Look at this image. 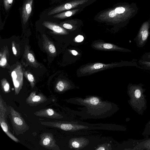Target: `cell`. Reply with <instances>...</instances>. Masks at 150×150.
<instances>
[{
    "label": "cell",
    "mask_w": 150,
    "mask_h": 150,
    "mask_svg": "<svg viewBox=\"0 0 150 150\" xmlns=\"http://www.w3.org/2000/svg\"><path fill=\"white\" fill-rule=\"evenodd\" d=\"M71 52L72 54L74 55H76L78 54V52L75 50H72Z\"/></svg>",
    "instance_id": "obj_32"
},
{
    "label": "cell",
    "mask_w": 150,
    "mask_h": 150,
    "mask_svg": "<svg viewBox=\"0 0 150 150\" xmlns=\"http://www.w3.org/2000/svg\"><path fill=\"white\" fill-rule=\"evenodd\" d=\"M150 135V120L146 125L142 135L145 138H148Z\"/></svg>",
    "instance_id": "obj_23"
},
{
    "label": "cell",
    "mask_w": 150,
    "mask_h": 150,
    "mask_svg": "<svg viewBox=\"0 0 150 150\" xmlns=\"http://www.w3.org/2000/svg\"><path fill=\"white\" fill-rule=\"evenodd\" d=\"M13 0H3L4 6L5 9L8 10L11 7Z\"/></svg>",
    "instance_id": "obj_26"
},
{
    "label": "cell",
    "mask_w": 150,
    "mask_h": 150,
    "mask_svg": "<svg viewBox=\"0 0 150 150\" xmlns=\"http://www.w3.org/2000/svg\"><path fill=\"white\" fill-rule=\"evenodd\" d=\"M138 10L135 3L120 2L100 11L95 16L94 19L114 26H125L136 14Z\"/></svg>",
    "instance_id": "obj_1"
},
{
    "label": "cell",
    "mask_w": 150,
    "mask_h": 150,
    "mask_svg": "<svg viewBox=\"0 0 150 150\" xmlns=\"http://www.w3.org/2000/svg\"><path fill=\"white\" fill-rule=\"evenodd\" d=\"M96 149V150H105V147L101 146H100V147H98V148L97 149Z\"/></svg>",
    "instance_id": "obj_33"
},
{
    "label": "cell",
    "mask_w": 150,
    "mask_h": 150,
    "mask_svg": "<svg viewBox=\"0 0 150 150\" xmlns=\"http://www.w3.org/2000/svg\"><path fill=\"white\" fill-rule=\"evenodd\" d=\"M27 50H25V56L27 60L31 64L35 65L36 62L34 55L31 53Z\"/></svg>",
    "instance_id": "obj_21"
},
{
    "label": "cell",
    "mask_w": 150,
    "mask_h": 150,
    "mask_svg": "<svg viewBox=\"0 0 150 150\" xmlns=\"http://www.w3.org/2000/svg\"><path fill=\"white\" fill-rule=\"evenodd\" d=\"M10 107L9 117L16 134L17 135L23 134L29 129V127L21 115L13 107Z\"/></svg>",
    "instance_id": "obj_4"
},
{
    "label": "cell",
    "mask_w": 150,
    "mask_h": 150,
    "mask_svg": "<svg viewBox=\"0 0 150 150\" xmlns=\"http://www.w3.org/2000/svg\"><path fill=\"white\" fill-rule=\"evenodd\" d=\"M12 51L14 54L16 55L17 54V50L16 49V48L14 44L12 43Z\"/></svg>",
    "instance_id": "obj_31"
},
{
    "label": "cell",
    "mask_w": 150,
    "mask_h": 150,
    "mask_svg": "<svg viewBox=\"0 0 150 150\" xmlns=\"http://www.w3.org/2000/svg\"><path fill=\"white\" fill-rule=\"evenodd\" d=\"M118 63H117L110 64L96 63L86 65L82 67L79 69L78 72L79 75H88L104 69L116 67Z\"/></svg>",
    "instance_id": "obj_5"
},
{
    "label": "cell",
    "mask_w": 150,
    "mask_h": 150,
    "mask_svg": "<svg viewBox=\"0 0 150 150\" xmlns=\"http://www.w3.org/2000/svg\"><path fill=\"white\" fill-rule=\"evenodd\" d=\"M0 55V65L1 67H3L6 65L7 62L5 52H4L2 55Z\"/></svg>",
    "instance_id": "obj_25"
},
{
    "label": "cell",
    "mask_w": 150,
    "mask_h": 150,
    "mask_svg": "<svg viewBox=\"0 0 150 150\" xmlns=\"http://www.w3.org/2000/svg\"><path fill=\"white\" fill-rule=\"evenodd\" d=\"M84 8H79L67 10L60 12L53 16L54 18L59 19H64L72 17L82 11Z\"/></svg>",
    "instance_id": "obj_17"
},
{
    "label": "cell",
    "mask_w": 150,
    "mask_h": 150,
    "mask_svg": "<svg viewBox=\"0 0 150 150\" xmlns=\"http://www.w3.org/2000/svg\"><path fill=\"white\" fill-rule=\"evenodd\" d=\"M70 144L72 147L75 148H79L81 145L80 142L76 140H73V141L72 140Z\"/></svg>",
    "instance_id": "obj_28"
},
{
    "label": "cell",
    "mask_w": 150,
    "mask_h": 150,
    "mask_svg": "<svg viewBox=\"0 0 150 150\" xmlns=\"http://www.w3.org/2000/svg\"><path fill=\"white\" fill-rule=\"evenodd\" d=\"M40 138L39 144L44 148L50 150H60L52 133H43L40 135Z\"/></svg>",
    "instance_id": "obj_7"
},
{
    "label": "cell",
    "mask_w": 150,
    "mask_h": 150,
    "mask_svg": "<svg viewBox=\"0 0 150 150\" xmlns=\"http://www.w3.org/2000/svg\"><path fill=\"white\" fill-rule=\"evenodd\" d=\"M83 37L82 35H78L75 39L76 41L78 42H81L83 40Z\"/></svg>",
    "instance_id": "obj_29"
},
{
    "label": "cell",
    "mask_w": 150,
    "mask_h": 150,
    "mask_svg": "<svg viewBox=\"0 0 150 150\" xmlns=\"http://www.w3.org/2000/svg\"><path fill=\"white\" fill-rule=\"evenodd\" d=\"M148 57L149 58H150V54L148 55Z\"/></svg>",
    "instance_id": "obj_34"
},
{
    "label": "cell",
    "mask_w": 150,
    "mask_h": 150,
    "mask_svg": "<svg viewBox=\"0 0 150 150\" xmlns=\"http://www.w3.org/2000/svg\"><path fill=\"white\" fill-rule=\"evenodd\" d=\"M93 47L95 49L103 51H126V50L115 45L103 42H97L93 44Z\"/></svg>",
    "instance_id": "obj_12"
},
{
    "label": "cell",
    "mask_w": 150,
    "mask_h": 150,
    "mask_svg": "<svg viewBox=\"0 0 150 150\" xmlns=\"http://www.w3.org/2000/svg\"><path fill=\"white\" fill-rule=\"evenodd\" d=\"M25 75L30 82L31 86L33 88L35 85V81L33 76L31 74L27 72H25Z\"/></svg>",
    "instance_id": "obj_24"
},
{
    "label": "cell",
    "mask_w": 150,
    "mask_h": 150,
    "mask_svg": "<svg viewBox=\"0 0 150 150\" xmlns=\"http://www.w3.org/2000/svg\"><path fill=\"white\" fill-rule=\"evenodd\" d=\"M97 0H68L64 3L51 10L47 13L48 16L60 13L74 8H85Z\"/></svg>",
    "instance_id": "obj_3"
},
{
    "label": "cell",
    "mask_w": 150,
    "mask_h": 150,
    "mask_svg": "<svg viewBox=\"0 0 150 150\" xmlns=\"http://www.w3.org/2000/svg\"><path fill=\"white\" fill-rule=\"evenodd\" d=\"M150 21L144 22L142 25L137 37V41L139 46H143L146 41L149 34V29Z\"/></svg>",
    "instance_id": "obj_10"
},
{
    "label": "cell",
    "mask_w": 150,
    "mask_h": 150,
    "mask_svg": "<svg viewBox=\"0 0 150 150\" xmlns=\"http://www.w3.org/2000/svg\"><path fill=\"white\" fill-rule=\"evenodd\" d=\"M142 63L145 67H150V62L143 61Z\"/></svg>",
    "instance_id": "obj_30"
},
{
    "label": "cell",
    "mask_w": 150,
    "mask_h": 150,
    "mask_svg": "<svg viewBox=\"0 0 150 150\" xmlns=\"http://www.w3.org/2000/svg\"><path fill=\"white\" fill-rule=\"evenodd\" d=\"M89 101L91 104L96 105L98 104L99 102V100L97 97H93L90 98Z\"/></svg>",
    "instance_id": "obj_27"
},
{
    "label": "cell",
    "mask_w": 150,
    "mask_h": 150,
    "mask_svg": "<svg viewBox=\"0 0 150 150\" xmlns=\"http://www.w3.org/2000/svg\"><path fill=\"white\" fill-rule=\"evenodd\" d=\"M145 139L137 144L133 150H150V137Z\"/></svg>",
    "instance_id": "obj_19"
},
{
    "label": "cell",
    "mask_w": 150,
    "mask_h": 150,
    "mask_svg": "<svg viewBox=\"0 0 150 150\" xmlns=\"http://www.w3.org/2000/svg\"><path fill=\"white\" fill-rule=\"evenodd\" d=\"M67 88V83L64 81L60 80L57 83L55 90L57 92H61L64 91Z\"/></svg>",
    "instance_id": "obj_20"
},
{
    "label": "cell",
    "mask_w": 150,
    "mask_h": 150,
    "mask_svg": "<svg viewBox=\"0 0 150 150\" xmlns=\"http://www.w3.org/2000/svg\"><path fill=\"white\" fill-rule=\"evenodd\" d=\"M40 123L43 125L58 128L65 131H70L81 128L78 127L76 125L74 126V125L68 122L60 121L41 122Z\"/></svg>",
    "instance_id": "obj_9"
},
{
    "label": "cell",
    "mask_w": 150,
    "mask_h": 150,
    "mask_svg": "<svg viewBox=\"0 0 150 150\" xmlns=\"http://www.w3.org/2000/svg\"><path fill=\"white\" fill-rule=\"evenodd\" d=\"M45 39L43 43V46L45 50L50 54L55 55L56 50L53 43L47 38Z\"/></svg>",
    "instance_id": "obj_18"
},
{
    "label": "cell",
    "mask_w": 150,
    "mask_h": 150,
    "mask_svg": "<svg viewBox=\"0 0 150 150\" xmlns=\"http://www.w3.org/2000/svg\"><path fill=\"white\" fill-rule=\"evenodd\" d=\"M47 98L42 94L36 95L35 91L32 92L26 99V103L31 106H35L46 101Z\"/></svg>",
    "instance_id": "obj_11"
},
{
    "label": "cell",
    "mask_w": 150,
    "mask_h": 150,
    "mask_svg": "<svg viewBox=\"0 0 150 150\" xmlns=\"http://www.w3.org/2000/svg\"><path fill=\"white\" fill-rule=\"evenodd\" d=\"M83 23L82 20L78 18L71 19L60 23L59 25L64 28L73 30Z\"/></svg>",
    "instance_id": "obj_16"
},
{
    "label": "cell",
    "mask_w": 150,
    "mask_h": 150,
    "mask_svg": "<svg viewBox=\"0 0 150 150\" xmlns=\"http://www.w3.org/2000/svg\"><path fill=\"white\" fill-rule=\"evenodd\" d=\"M42 25L52 30L54 33L58 34L67 35L68 34V31L59 25L48 21H45Z\"/></svg>",
    "instance_id": "obj_14"
},
{
    "label": "cell",
    "mask_w": 150,
    "mask_h": 150,
    "mask_svg": "<svg viewBox=\"0 0 150 150\" xmlns=\"http://www.w3.org/2000/svg\"><path fill=\"white\" fill-rule=\"evenodd\" d=\"M7 110L4 106L3 100L0 95V123L1 127L4 132L11 139L16 142H19L20 141L10 132V127L7 120Z\"/></svg>",
    "instance_id": "obj_6"
},
{
    "label": "cell",
    "mask_w": 150,
    "mask_h": 150,
    "mask_svg": "<svg viewBox=\"0 0 150 150\" xmlns=\"http://www.w3.org/2000/svg\"><path fill=\"white\" fill-rule=\"evenodd\" d=\"M11 76L14 87L15 94L17 95L19 93L23 83V74L20 65H18L12 71Z\"/></svg>",
    "instance_id": "obj_8"
},
{
    "label": "cell",
    "mask_w": 150,
    "mask_h": 150,
    "mask_svg": "<svg viewBox=\"0 0 150 150\" xmlns=\"http://www.w3.org/2000/svg\"><path fill=\"white\" fill-rule=\"evenodd\" d=\"M1 86L3 91L5 93L10 92L9 84L6 79H4L1 80Z\"/></svg>",
    "instance_id": "obj_22"
},
{
    "label": "cell",
    "mask_w": 150,
    "mask_h": 150,
    "mask_svg": "<svg viewBox=\"0 0 150 150\" xmlns=\"http://www.w3.org/2000/svg\"><path fill=\"white\" fill-rule=\"evenodd\" d=\"M36 116L51 119H60L63 117L51 108H46L40 110L34 113Z\"/></svg>",
    "instance_id": "obj_13"
},
{
    "label": "cell",
    "mask_w": 150,
    "mask_h": 150,
    "mask_svg": "<svg viewBox=\"0 0 150 150\" xmlns=\"http://www.w3.org/2000/svg\"><path fill=\"white\" fill-rule=\"evenodd\" d=\"M142 86L141 84H130L127 91L130 98L129 104L135 112L141 115L147 108L146 96L144 94L146 89Z\"/></svg>",
    "instance_id": "obj_2"
},
{
    "label": "cell",
    "mask_w": 150,
    "mask_h": 150,
    "mask_svg": "<svg viewBox=\"0 0 150 150\" xmlns=\"http://www.w3.org/2000/svg\"><path fill=\"white\" fill-rule=\"evenodd\" d=\"M33 1V0H26L23 5L22 16L23 23L24 24L27 22L31 15Z\"/></svg>",
    "instance_id": "obj_15"
}]
</instances>
